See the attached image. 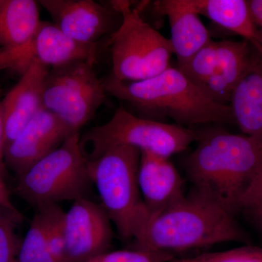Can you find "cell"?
<instances>
[{
    "label": "cell",
    "mask_w": 262,
    "mask_h": 262,
    "mask_svg": "<svg viewBox=\"0 0 262 262\" xmlns=\"http://www.w3.org/2000/svg\"><path fill=\"white\" fill-rule=\"evenodd\" d=\"M23 220L18 209L0 206V262H19L22 239L19 238L16 231Z\"/></svg>",
    "instance_id": "44dd1931"
},
{
    "label": "cell",
    "mask_w": 262,
    "mask_h": 262,
    "mask_svg": "<svg viewBox=\"0 0 262 262\" xmlns=\"http://www.w3.org/2000/svg\"><path fill=\"white\" fill-rule=\"evenodd\" d=\"M50 67L36 60L2 100L5 146L44 110V86ZM5 149V148H4Z\"/></svg>",
    "instance_id": "4fadbf2b"
},
{
    "label": "cell",
    "mask_w": 262,
    "mask_h": 262,
    "mask_svg": "<svg viewBox=\"0 0 262 262\" xmlns=\"http://www.w3.org/2000/svg\"><path fill=\"white\" fill-rule=\"evenodd\" d=\"M134 239V249L170 253L222 243H248L249 237L233 213L193 189L151 219Z\"/></svg>",
    "instance_id": "7a4b0ae2"
},
{
    "label": "cell",
    "mask_w": 262,
    "mask_h": 262,
    "mask_svg": "<svg viewBox=\"0 0 262 262\" xmlns=\"http://www.w3.org/2000/svg\"><path fill=\"white\" fill-rule=\"evenodd\" d=\"M95 63L75 61L50 68L44 86L45 108L56 115L73 134L94 117L106 93Z\"/></svg>",
    "instance_id": "ba28073f"
},
{
    "label": "cell",
    "mask_w": 262,
    "mask_h": 262,
    "mask_svg": "<svg viewBox=\"0 0 262 262\" xmlns=\"http://www.w3.org/2000/svg\"><path fill=\"white\" fill-rule=\"evenodd\" d=\"M110 3L122 15L120 27L106 41L113 63L111 75L124 82H138L169 68L173 55L170 39L147 23L129 2Z\"/></svg>",
    "instance_id": "8992f818"
},
{
    "label": "cell",
    "mask_w": 262,
    "mask_h": 262,
    "mask_svg": "<svg viewBox=\"0 0 262 262\" xmlns=\"http://www.w3.org/2000/svg\"><path fill=\"white\" fill-rule=\"evenodd\" d=\"M111 220L101 204L89 198L74 201L63 218L68 262H87L107 252L113 241Z\"/></svg>",
    "instance_id": "8fae6325"
},
{
    "label": "cell",
    "mask_w": 262,
    "mask_h": 262,
    "mask_svg": "<svg viewBox=\"0 0 262 262\" xmlns=\"http://www.w3.org/2000/svg\"><path fill=\"white\" fill-rule=\"evenodd\" d=\"M171 262H195L192 258H181V259H176L174 258Z\"/></svg>",
    "instance_id": "f1b7e54d"
},
{
    "label": "cell",
    "mask_w": 262,
    "mask_h": 262,
    "mask_svg": "<svg viewBox=\"0 0 262 262\" xmlns=\"http://www.w3.org/2000/svg\"><path fill=\"white\" fill-rule=\"evenodd\" d=\"M73 134L64 122L44 108L5 146L3 161L18 177Z\"/></svg>",
    "instance_id": "7c38bea8"
},
{
    "label": "cell",
    "mask_w": 262,
    "mask_h": 262,
    "mask_svg": "<svg viewBox=\"0 0 262 262\" xmlns=\"http://www.w3.org/2000/svg\"><path fill=\"white\" fill-rule=\"evenodd\" d=\"M198 133L196 149L184 160L193 189L235 214L262 160V142L222 129Z\"/></svg>",
    "instance_id": "6da1fadb"
},
{
    "label": "cell",
    "mask_w": 262,
    "mask_h": 262,
    "mask_svg": "<svg viewBox=\"0 0 262 262\" xmlns=\"http://www.w3.org/2000/svg\"><path fill=\"white\" fill-rule=\"evenodd\" d=\"M140 158V150L119 146L89 160L101 205L125 241L135 239L149 220L138 184Z\"/></svg>",
    "instance_id": "277c9868"
},
{
    "label": "cell",
    "mask_w": 262,
    "mask_h": 262,
    "mask_svg": "<svg viewBox=\"0 0 262 262\" xmlns=\"http://www.w3.org/2000/svg\"><path fill=\"white\" fill-rule=\"evenodd\" d=\"M217 56L218 42L211 39L184 64L177 67L189 80L201 88L213 73L216 64Z\"/></svg>",
    "instance_id": "7402d4cb"
},
{
    "label": "cell",
    "mask_w": 262,
    "mask_h": 262,
    "mask_svg": "<svg viewBox=\"0 0 262 262\" xmlns=\"http://www.w3.org/2000/svg\"><path fill=\"white\" fill-rule=\"evenodd\" d=\"M173 259L170 253L134 249L107 251L87 262H171Z\"/></svg>",
    "instance_id": "cb8c5ba5"
},
{
    "label": "cell",
    "mask_w": 262,
    "mask_h": 262,
    "mask_svg": "<svg viewBox=\"0 0 262 262\" xmlns=\"http://www.w3.org/2000/svg\"><path fill=\"white\" fill-rule=\"evenodd\" d=\"M0 206L17 210L10 199V192L2 176V168L0 167Z\"/></svg>",
    "instance_id": "4316f807"
},
{
    "label": "cell",
    "mask_w": 262,
    "mask_h": 262,
    "mask_svg": "<svg viewBox=\"0 0 262 262\" xmlns=\"http://www.w3.org/2000/svg\"><path fill=\"white\" fill-rule=\"evenodd\" d=\"M1 90H0V167L2 168L3 162V153L5 148V127L3 120V108H2Z\"/></svg>",
    "instance_id": "83f0119b"
},
{
    "label": "cell",
    "mask_w": 262,
    "mask_h": 262,
    "mask_svg": "<svg viewBox=\"0 0 262 262\" xmlns=\"http://www.w3.org/2000/svg\"><path fill=\"white\" fill-rule=\"evenodd\" d=\"M102 82L106 94L144 114L143 118L168 117L183 127L234 123L229 105L213 101L177 67L138 82H124L111 75Z\"/></svg>",
    "instance_id": "3957f363"
},
{
    "label": "cell",
    "mask_w": 262,
    "mask_h": 262,
    "mask_svg": "<svg viewBox=\"0 0 262 262\" xmlns=\"http://www.w3.org/2000/svg\"><path fill=\"white\" fill-rule=\"evenodd\" d=\"M229 106L245 135L262 142V46L251 45L246 73L234 89Z\"/></svg>",
    "instance_id": "9a60e30c"
},
{
    "label": "cell",
    "mask_w": 262,
    "mask_h": 262,
    "mask_svg": "<svg viewBox=\"0 0 262 262\" xmlns=\"http://www.w3.org/2000/svg\"><path fill=\"white\" fill-rule=\"evenodd\" d=\"M155 7L160 14L168 17L177 67L184 64L211 40L209 32L189 0H162L155 2Z\"/></svg>",
    "instance_id": "2e32d148"
},
{
    "label": "cell",
    "mask_w": 262,
    "mask_h": 262,
    "mask_svg": "<svg viewBox=\"0 0 262 262\" xmlns=\"http://www.w3.org/2000/svg\"><path fill=\"white\" fill-rule=\"evenodd\" d=\"M53 23L66 35L84 44H99L120 27L122 15L111 3L94 0H40Z\"/></svg>",
    "instance_id": "30bf717a"
},
{
    "label": "cell",
    "mask_w": 262,
    "mask_h": 262,
    "mask_svg": "<svg viewBox=\"0 0 262 262\" xmlns=\"http://www.w3.org/2000/svg\"><path fill=\"white\" fill-rule=\"evenodd\" d=\"M39 8L34 0H0V48L27 42L40 24Z\"/></svg>",
    "instance_id": "d6986e66"
},
{
    "label": "cell",
    "mask_w": 262,
    "mask_h": 262,
    "mask_svg": "<svg viewBox=\"0 0 262 262\" xmlns=\"http://www.w3.org/2000/svg\"><path fill=\"white\" fill-rule=\"evenodd\" d=\"M193 9L253 46L258 45L257 33L246 0H189Z\"/></svg>",
    "instance_id": "ac0fdd59"
},
{
    "label": "cell",
    "mask_w": 262,
    "mask_h": 262,
    "mask_svg": "<svg viewBox=\"0 0 262 262\" xmlns=\"http://www.w3.org/2000/svg\"><path fill=\"white\" fill-rule=\"evenodd\" d=\"M50 206L51 204L35 208L30 227L22 239L19 262H58L52 255L48 244Z\"/></svg>",
    "instance_id": "ffe728a7"
},
{
    "label": "cell",
    "mask_w": 262,
    "mask_h": 262,
    "mask_svg": "<svg viewBox=\"0 0 262 262\" xmlns=\"http://www.w3.org/2000/svg\"><path fill=\"white\" fill-rule=\"evenodd\" d=\"M192 258L195 262H262V248L248 245L229 251L204 253Z\"/></svg>",
    "instance_id": "d4e9b609"
},
{
    "label": "cell",
    "mask_w": 262,
    "mask_h": 262,
    "mask_svg": "<svg viewBox=\"0 0 262 262\" xmlns=\"http://www.w3.org/2000/svg\"><path fill=\"white\" fill-rule=\"evenodd\" d=\"M246 212L262 231V160L239 204V211Z\"/></svg>",
    "instance_id": "603a6c76"
},
{
    "label": "cell",
    "mask_w": 262,
    "mask_h": 262,
    "mask_svg": "<svg viewBox=\"0 0 262 262\" xmlns=\"http://www.w3.org/2000/svg\"><path fill=\"white\" fill-rule=\"evenodd\" d=\"M198 139L188 127L136 116L120 106L103 125L92 127L80 136L82 149L89 147L88 160L96 159L106 150L128 146L170 158L182 152Z\"/></svg>",
    "instance_id": "52a82bcc"
},
{
    "label": "cell",
    "mask_w": 262,
    "mask_h": 262,
    "mask_svg": "<svg viewBox=\"0 0 262 262\" xmlns=\"http://www.w3.org/2000/svg\"><path fill=\"white\" fill-rule=\"evenodd\" d=\"M16 177L15 193L35 208L89 198L94 185L80 133Z\"/></svg>",
    "instance_id": "5b68a950"
},
{
    "label": "cell",
    "mask_w": 262,
    "mask_h": 262,
    "mask_svg": "<svg viewBox=\"0 0 262 262\" xmlns=\"http://www.w3.org/2000/svg\"><path fill=\"white\" fill-rule=\"evenodd\" d=\"M251 53V44L246 39L218 42L214 70L201 89L215 102L229 105L234 89L247 70Z\"/></svg>",
    "instance_id": "e0dca14e"
},
{
    "label": "cell",
    "mask_w": 262,
    "mask_h": 262,
    "mask_svg": "<svg viewBox=\"0 0 262 262\" xmlns=\"http://www.w3.org/2000/svg\"><path fill=\"white\" fill-rule=\"evenodd\" d=\"M248 3L257 33L258 45L262 46V0H248Z\"/></svg>",
    "instance_id": "484cf974"
},
{
    "label": "cell",
    "mask_w": 262,
    "mask_h": 262,
    "mask_svg": "<svg viewBox=\"0 0 262 262\" xmlns=\"http://www.w3.org/2000/svg\"><path fill=\"white\" fill-rule=\"evenodd\" d=\"M169 159L141 151L138 184L149 215L148 222L185 196L182 177Z\"/></svg>",
    "instance_id": "5bb4252c"
},
{
    "label": "cell",
    "mask_w": 262,
    "mask_h": 262,
    "mask_svg": "<svg viewBox=\"0 0 262 262\" xmlns=\"http://www.w3.org/2000/svg\"><path fill=\"white\" fill-rule=\"evenodd\" d=\"M98 51V44L77 42L56 24L41 20L35 34L27 42L0 48V71L10 70L21 76L36 60L50 68L80 60L95 63Z\"/></svg>",
    "instance_id": "9c48e42d"
}]
</instances>
